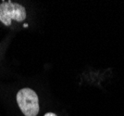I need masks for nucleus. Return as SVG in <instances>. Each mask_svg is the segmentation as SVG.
<instances>
[{
  "mask_svg": "<svg viewBox=\"0 0 124 116\" xmlns=\"http://www.w3.org/2000/svg\"><path fill=\"white\" fill-rule=\"evenodd\" d=\"M17 102L25 116H37L39 113V99L36 92L31 88H22L17 94Z\"/></svg>",
  "mask_w": 124,
  "mask_h": 116,
  "instance_id": "obj_1",
  "label": "nucleus"
},
{
  "mask_svg": "<svg viewBox=\"0 0 124 116\" xmlns=\"http://www.w3.org/2000/svg\"><path fill=\"white\" fill-rule=\"evenodd\" d=\"M26 19V9L21 4L10 1L0 4V21L6 26H9L12 20L21 22Z\"/></svg>",
  "mask_w": 124,
  "mask_h": 116,
  "instance_id": "obj_2",
  "label": "nucleus"
},
{
  "mask_svg": "<svg viewBox=\"0 0 124 116\" xmlns=\"http://www.w3.org/2000/svg\"><path fill=\"white\" fill-rule=\"evenodd\" d=\"M44 116H57V115L55 114V113H53V112H47V113H46Z\"/></svg>",
  "mask_w": 124,
  "mask_h": 116,
  "instance_id": "obj_3",
  "label": "nucleus"
}]
</instances>
